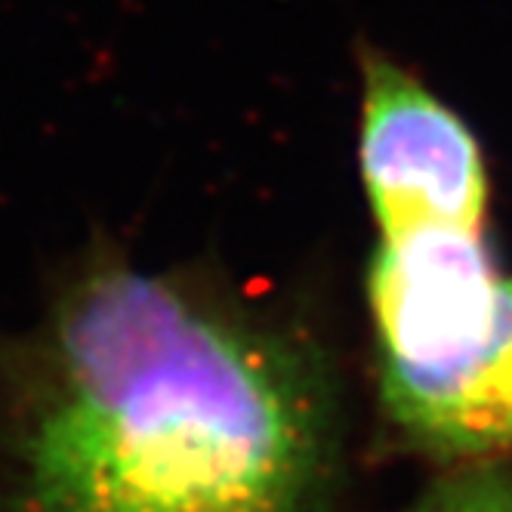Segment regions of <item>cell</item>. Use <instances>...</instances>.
Here are the masks:
<instances>
[{
    "label": "cell",
    "instance_id": "obj_1",
    "mask_svg": "<svg viewBox=\"0 0 512 512\" xmlns=\"http://www.w3.org/2000/svg\"><path fill=\"white\" fill-rule=\"evenodd\" d=\"M331 457L294 343L108 263L62 297L16 432L19 512H309Z\"/></svg>",
    "mask_w": 512,
    "mask_h": 512
},
{
    "label": "cell",
    "instance_id": "obj_2",
    "mask_svg": "<svg viewBox=\"0 0 512 512\" xmlns=\"http://www.w3.org/2000/svg\"><path fill=\"white\" fill-rule=\"evenodd\" d=\"M371 312L383 401L401 429L445 451L512 442V278L479 229L383 235Z\"/></svg>",
    "mask_w": 512,
    "mask_h": 512
},
{
    "label": "cell",
    "instance_id": "obj_3",
    "mask_svg": "<svg viewBox=\"0 0 512 512\" xmlns=\"http://www.w3.org/2000/svg\"><path fill=\"white\" fill-rule=\"evenodd\" d=\"M358 164L380 235L482 226L488 176L479 142L445 102L383 59L364 68Z\"/></svg>",
    "mask_w": 512,
    "mask_h": 512
},
{
    "label": "cell",
    "instance_id": "obj_4",
    "mask_svg": "<svg viewBox=\"0 0 512 512\" xmlns=\"http://www.w3.org/2000/svg\"><path fill=\"white\" fill-rule=\"evenodd\" d=\"M414 512H512V472L479 469L426 497Z\"/></svg>",
    "mask_w": 512,
    "mask_h": 512
}]
</instances>
